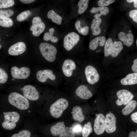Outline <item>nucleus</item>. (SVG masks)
<instances>
[{
	"instance_id": "obj_1",
	"label": "nucleus",
	"mask_w": 137,
	"mask_h": 137,
	"mask_svg": "<svg viewBox=\"0 0 137 137\" xmlns=\"http://www.w3.org/2000/svg\"><path fill=\"white\" fill-rule=\"evenodd\" d=\"M8 100L11 105L20 110H26L30 106L28 99L24 96L16 92L11 93L8 96Z\"/></svg>"
},
{
	"instance_id": "obj_2",
	"label": "nucleus",
	"mask_w": 137,
	"mask_h": 137,
	"mask_svg": "<svg viewBox=\"0 0 137 137\" xmlns=\"http://www.w3.org/2000/svg\"><path fill=\"white\" fill-rule=\"evenodd\" d=\"M20 115L16 111L7 112L4 114V120L2 125L4 129L11 130L16 127L17 123L19 121Z\"/></svg>"
},
{
	"instance_id": "obj_3",
	"label": "nucleus",
	"mask_w": 137,
	"mask_h": 137,
	"mask_svg": "<svg viewBox=\"0 0 137 137\" xmlns=\"http://www.w3.org/2000/svg\"><path fill=\"white\" fill-rule=\"evenodd\" d=\"M68 106V102L66 99L60 98L58 99L50 107L49 110L51 115L55 118L60 117Z\"/></svg>"
},
{
	"instance_id": "obj_4",
	"label": "nucleus",
	"mask_w": 137,
	"mask_h": 137,
	"mask_svg": "<svg viewBox=\"0 0 137 137\" xmlns=\"http://www.w3.org/2000/svg\"><path fill=\"white\" fill-rule=\"evenodd\" d=\"M39 49L42 56L48 61L52 62L56 59L57 50L54 46L46 43H42L39 45Z\"/></svg>"
},
{
	"instance_id": "obj_5",
	"label": "nucleus",
	"mask_w": 137,
	"mask_h": 137,
	"mask_svg": "<svg viewBox=\"0 0 137 137\" xmlns=\"http://www.w3.org/2000/svg\"><path fill=\"white\" fill-rule=\"evenodd\" d=\"M118 99L116 101V104L118 106L126 105L133 98V94L129 91L125 89H122L116 93Z\"/></svg>"
},
{
	"instance_id": "obj_6",
	"label": "nucleus",
	"mask_w": 137,
	"mask_h": 137,
	"mask_svg": "<svg viewBox=\"0 0 137 137\" xmlns=\"http://www.w3.org/2000/svg\"><path fill=\"white\" fill-rule=\"evenodd\" d=\"M79 39V35L74 32L68 33L64 38V47L67 51L71 50L77 44Z\"/></svg>"
},
{
	"instance_id": "obj_7",
	"label": "nucleus",
	"mask_w": 137,
	"mask_h": 137,
	"mask_svg": "<svg viewBox=\"0 0 137 137\" xmlns=\"http://www.w3.org/2000/svg\"><path fill=\"white\" fill-rule=\"evenodd\" d=\"M45 28V24L40 17L36 16L33 18L32 25L30 28L33 35L36 37L39 36L43 32Z\"/></svg>"
},
{
	"instance_id": "obj_8",
	"label": "nucleus",
	"mask_w": 137,
	"mask_h": 137,
	"mask_svg": "<svg viewBox=\"0 0 137 137\" xmlns=\"http://www.w3.org/2000/svg\"><path fill=\"white\" fill-rule=\"evenodd\" d=\"M30 71L27 67H23L19 69L16 66L12 67L11 73L13 78L17 79H26L29 76Z\"/></svg>"
},
{
	"instance_id": "obj_9",
	"label": "nucleus",
	"mask_w": 137,
	"mask_h": 137,
	"mask_svg": "<svg viewBox=\"0 0 137 137\" xmlns=\"http://www.w3.org/2000/svg\"><path fill=\"white\" fill-rule=\"evenodd\" d=\"M85 74L87 81L90 84H94L99 80V74L95 68L92 66L88 65L86 67Z\"/></svg>"
},
{
	"instance_id": "obj_10",
	"label": "nucleus",
	"mask_w": 137,
	"mask_h": 137,
	"mask_svg": "<svg viewBox=\"0 0 137 137\" xmlns=\"http://www.w3.org/2000/svg\"><path fill=\"white\" fill-rule=\"evenodd\" d=\"M21 89L23 91V96L27 99L36 101L39 99V93L35 87L31 85H26Z\"/></svg>"
},
{
	"instance_id": "obj_11",
	"label": "nucleus",
	"mask_w": 137,
	"mask_h": 137,
	"mask_svg": "<svg viewBox=\"0 0 137 137\" xmlns=\"http://www.w3.org/2000/svg\"><path fill=\"white\" fill-rule=\"evenodd\" d=\"M116 117L112 113H107L105 118V131L107 133H112L116 130Z\"/></svg>"
},
{
	"instance_id": "obj_12",
	"label": "nucleus",
	"mask_w": 137,
	"mask_h": 137,
	"mask_svg": "<svg viewBox=\"0 0 137 137\" xmlns=\"http://www.w3.org/2000/svg\"><path fill=\"white\" fill-rule=\"evenodd\" d=\"M105 118L103 114L100 113L95 119L94 130L95 133L97 135L102 134L105 131Z\"/></svg>"
},
{
	"instance_id": "obj_13",
	"label": "nucleus",
	"mask_w": 137,
	"mask_h": 137,
	"mask_svg": "<svg viewBox=\"0 0 137 137\" xmlns=\"http://www.w3.org/2000/svg\"><path fill=\"white\" fill-rule=\"evenodd\" d=\"M26 46L23 42H18L11 46L8 50L9 54L12 56H17L23 54L25 50Z\"/></svg>"
},
{
	"instance_id": "obj_14",
	"label": "nucleus",
	"mask_w": 137,
	"mask_h": 137,
	"mask_svg": "<svg viewBox=\"0 0 137 137\" xmlns=\"http://www.w3.org/2000/svg\"><path fill=\"white\" fill-rule=\"evenodd\" d=\"M36 76L38 80L42 82H46L48 78L52 80H54L56 78L55 76L53 74V71L48 69L39 71L37 73Z\"/></svg>"
},
{
	"instance_id": "obj_15",
	"label": "nucleus",
	"mask_w": 137,
	"mask_h": 137,
	"mask_svg": "<svg viewBox=\"0 0 137 137\" xmlns=\"http://www.w3.org/2000/svg\"><path fill=\"white\" fill-rule=\"evenodd\" d=\"M75 64L74 62L70 59L65 60L63 64L62 69L64 74L66 76H71L73 73V70L75 69Z\"/></svg>"
},
{
	"instance_id": "obj_16",
	"label": "nucleus",
	"mask_w": 137,
	"mask_h": 137,
	"mask_svg": "<svg viewBox=\"0 0 137 137\" xmlns=\"http://www.w3.org/2000/svg\"><path fill=\"white\" fill-rule=\"evenodd\" d=\"M119 39L123 42L124 44L127 47L131 46L134 42V37L133 33L129 32L126 33L124 32H120L118 35Z\"/></svg>"
},
{
	"instance_id": "obj_17",
	"label": "nucleus",
	"mask_w": 137,
	"mask_h": 137,
	"mask_svg": "<svg viewBox=\"0 0 137 137\" xmlns=\"http://www.w3.org/2000/svg\"><path fill=\"white\" fill-rule=\"evenodd\" d=\"M76 93L80 98L84 99H89L93 95L92 93L87 87L83 85H80L77 88Z\"/></svg>"
},
{
	"instance_id": "obj_18",
	"label": "nucleus",
	"mask_w": 137,
	"mask_h": 137,
	"mask_svg": "<svg viewBox=\"0 0 137 137\" xmlns=\"http://www.w3.org/2000/svg\"><path fill=\"white\" fill-rule=\"evenodd\" d=\"M121 83L124 85H129L137 84V73H133L127 75L121 80Z\"/></svg>"
},
{
	"instance_id": "obj_19",
	"label": "nucleus",
	"mask_w": 137,
	"mask_h": 137,
	"mask_svg": "<svg viewBox=\"0 0 137 137\" xmlns=\"http://www.w3.org/2000/svg\"><path fill=\"white\" fill-rule=\"evenodd\" d=\"M106 42V38L103 36L96 37L92 40L90 42L89 47L92 50H95L98 46H103L105 45Z\"/></svg>"
},
{
	"instance_id": "obj_20",
	"label": "nucleus",
	"mask_w": 137,
	"mask_h": 137,
	"mask_svg": "<svg viewBox=\"0 0 137 137\" xmlns=\"http://www.w3.org/2000/svg\"><path fill=\"white\" fill-rule=\"evenodd\" d=\"M72 113L73 118L75 121L81 122L84 119L85 117L83 114L82 109L79 106L74 107L72 109Z\"/></svg>"
},
{
	"instance_id": "obj_21",
	"label": "nucleus",
	"mask_w": 137,
	"mask_h": 137,
	"mask_svg": "<svg viewBox=\"0 0 137 137\" xmlns=\"http://www.w3.org/2000/svg\"><path fill=\"white\" fill-rule=\"evenodd\" d=\"M92 13H96L94 17L95 18H99L102 15H106L109 12L108 8L105 6L93 7L90 10Z\"/></svg>"
},
{
	"instance_id": "obj_22",
	"label": "nucleus",
	"mask_w": 137,
	"mask_h": 137,
	"mask_svg": "<svg viewBox=\"0 0 137 137\" xmlns=\"http://www.w3.org/2000/svg\"><path fill=\"white\" fill-rule=\"evenodd\" d=\"M102 20L100 18H95L93 20L90 27L93 35H97L101 32V29L99 26Z\"/></svg>"
},
{
	"instance_id": "obj_23",
	"label": "nucleus",
	"mask_w": 137,
	"mask_h": 137,
	"mask_svg": "<svg viewBox=\"0 0 137 137\" xmlns=\"http://www.w3.org/2000/svg\"><path fill=\"white\" fill-rule=\"evenodd\" d=\"M65 128L64 124L62 122H59L52 126L50 129L51 134L53 136L59 135Z\"/></svg>"
},
{
	"instance_id": "obj_24",
	"label": "nucleus",
	"mask_w": 137,
	"mask_h": 137,
	"mask_svg": "<svg viewBox=\"0 0 137 137\" xmlns=\"http://www.w3.org/2000/svg\"><path fill=\"white\" fill-rule=\"evenodd\" d=\"M137 105V102L135 100H131L123 109L122 114L125 115L129 114L135 109Z\"/></svg>"
},
{
	"instance_id": "obj_25",
	"label": "nucleus",
	"mask_w": 137,
	"mask_h": 137,
	"mask_svg": "<svg viewBox=\"0 0 137 137\" xmlns=\"http://www.w3.org/2000/svg\"><path fill=\"white\" fill-rule=\"evenodd\" d=\"M123 46L120 41H115L113 43L112 50L111 55L113 57H116L122 50Z\"/></svg>"
},
{
	"instance_id": "obj_26",
	"label": "nucleus",
	"mask_w": 137,
	"mask_h": 137,
	"mask_svg": "<svg viewBox=\"0 0 137 137\" xmlns=\"http://www.w3.org/2000/svg\"><path fill=\"white\" fill-rule=\"evenodd\" d=\"M47 16L48 18L51 19L53 22L58 25L61 24L62 19V18L53 10H50L48 12Z\"/></svg>"
},
{
	"instance_id": "obj_27",
	"label": "nucleus",
	"mask_w": 137,
	"mask_h": 137,
	"mask_svg": "<svg viewBox=\"0 0 137 137\" xmlns=\"http://www.w3.org/2000/svg\"><path fill=\"white\" fill-rule=\"evenodd\" d=\"M113 43L112 39L110 38H108L106 41L104 48V54L105 56L108 57L111 55Z\"/></svg>"
},
{
	"instance_id": "obj_28",
	"label": "nucleus",
	"mask_w": 137,
	"mask_h": 137,
	"mask_svg": "<svg viewBox=\"0 0 137 137\" xmlns=\"http://www.w3.org/2000/svg\"><path fill=\"white\" fill-rule=\"evenodd\" d=\"M49 32L45 33L43 36V38L44 40L48 41L50 40L54 43H55L58 42V39L56 37L53 36L54 31V29L53 28H51L49 30Z\"/></svg>"
},
{
	"instance_id": "obj_29",
	"label": "nucleus",
	"mask_w": 137,
	"mask_h": 137,
	"mask_svg": "<svg viewBox=\"0 0 137 137\" xmlns=\"http://www.w3.org/2000/svg\"><path fill=\"white\" fill-rule=\"evenodd\" d=\"M75 26L76 29L79 33L84 36L87 35L88 33L89 27L87 26L81 27L80 26V22L79 20H77L76 22Z\"/></svg>"
},
{
	"instance_id": "obj_30",
	"label": "nucleus",
	"mask_w": 137,
	"mask_h": 137,
	"mask_svg": "<svg viewBox=\"0 0 137 137\" xmlns=\"http://www.w3.org/2000/svg\"><path fill=\"white\" fill-rule=\"evenodd\" d=\"M59 137H75V133L72 127H67L59 135Z\"/></svg>"
},
{
	"instance_id": "obj_31",
	"label": "nucleus",
	"mask_w": 137,
	"mask_h": 137,
	"mask_svg": "<svg viewBox=\"0 0 137 137\" xmlns=\"http://www.w3.org/2000/svg\"><path fill=\"white\" fill-rule=\"evenodd\" d=\"M93 131L91 124L89 122L84 125L82 131V135L83 137H88Z\"/></svg>"
},
{
	"instance_id": "obj_32",
	"label": "nucleus",
	"mask_w": 137,
	"mask_h": 137,
	"mask_svg": "<svg viewBox=\"0 0 137 137\" xmlns=\"http://www.w3.org/2000/svg\"><path fill=\"white\" fill-rule=\"evenodd\" d=\"M88 0H80L78 3V13L81 14L84 13L88 8Z\"/></svg>"
},
{
	"instance_id": "obj_33",
	"label": "nucleus",
	"mask_w": 137,
	"mask_h": 137,
	"mask_svg": "<svg viewBox=\"0 0 137 137\" xmlns=\"http://www.w3.org/2000/svg\"><path fill=\"white\" fill-rule=\"evenodd\" d=\"M13 24V22L10 18L0 17V25L1 26L9 27L12 26Z\"/></svg>"
},
{
	"instance_id": "obj_34",
	"label": "nucleus",
	"mask_w": 137,
	"mask_h": 137,
	"mask_svg": "<svg viewBox=\"0 0 137 137\" xmlns=\"http://www.w3.org/2000/svg\"><path fill=\"white\" fill-rule=\"evenodd\" d=\"M14 4L13 0H0V8H5L12 6Z\"/></svg>"
},
{
	"instance_id": "obj_35",
	"label": "nucleus",
	"mask_w": 137,
	"mask_h": 137,
	"mask_svg": "<svg viewBox=\"0 0 137 137\" xmlns=\"http://www.w3.org/2000/svg\"><path fill=\"white\" fill-rule=\"evenodd\" d=\"M31 14V12L29 10L23 11L17 16L16 19L19 21H22L27 19Z\"/></svg>"
},
{
	"instance_id": "obj_36",
	"label": "nucleus",
	"mask_w": 137,
	"mask_h": 137,
	"mask_svg": "<svg viewBox=\"0 0 137 137\" xmlns=\"http://www.w3.org/2000/svg\"><path fill=\"white\" fill-rule=\"evenodd\" d=\"M13 14V11L11 9H1L0 10V17L8 18L12 16Z\"/></svg>"
},
{
	"instance_id": "obj_37",
	"label": "nucleus",
	"mask_w": 137,
	"mask_h": 137,
	"mask_svg": "<svg viewBox=\"0 0 137 137\" xmlns=\"http://www.w3.org/2000/svg\"><path fill=\"white\" fill-rule=\"evenodd\" d=\"M31 133L27 130L21 131L18 133L13 134L11 137H30Z\"/></svg>"
},
{
	"instance_id": "obj_38",
	"label": "nucleus",
	"mask_w": 137,
	"mask_h": 137,
	"mask_svg": "<svg viewBox=\"0 0 137 137\" xmlns=\"http://www.w3.org/2000/svg\"><path fill=\"white\" fill-rule=\"evenodd\" d=\"M8 78L7 73L2 68H0V83H4L7 81Z\"/></svg>"
},
{
	"instance_id": "obj_39",
	"label": "nucleus",
	"mask_w": 137,
	"mask_h": 137,
	"mask_svg": "<svg viewBox=\"0 0 137 137\" xmlns=\"http://www.w3.org/2000/svg\"><path fill=\"white\" fill-rule=\"evenodd\" d=\"M129 16L133 21L137 24V9H133L129 12Z\"/></svg>"
},
{
	"instance_id": "obj_40",
	"label": "nucleus",
	"mask_w": 137,
	"mask_h": 137,
	"mask_svg": "<svg viewBox=\"0 0 137 137\" xmlns=\"http://www.w3.org/2000/svg\"><path fill=\"white\" fill-rule=\"evenodd\" d=\"M114 0H99L97 2L98 5L99 7L108 6L114 3Z\"/></svg>"
},
{
	"instance_id": "obj_41",
	"label": "nucleus",
	"mask_w": 137,
	"mask_h": 137,
	"mask_svg": "<svg viewBox=\"0 0 137 137\" xmlns=\"http://www.w3.org/2000/svg\"><path fill=\"white\" fill-rule=\"evenodd\" d=\"M75 133L78 134L82 132V128L81 125L79 124H76L72 127Z\"/></svg>"
},
{
	"instance_id": "obj_42",
	"label": "nucleus",
	"mask_w": 137,
	"mask_h": 137,
	"mask_svg": "<svg viewBox=\"0 0 137 137\" xmlns=\"http://www.w3.org/2000/svg\"><path fill=\"white\" fill-rule=\"evenodd\" d=\"M131 68L133 72L137 73V58L133 60Z\"/></svg>"
},
{
	"instance_id": "obj_43",
	"label": "nucleus",
	"mask_w": 137,
	"mask_h": 137,
	"mask_svg": "<svg viewBox=\"0 0 137 137\" xmlns=\"http://www.w3.org/2000/svg\"><path fill=\"white\" fill-rule=\"evenodd\" d=\"M131 117L132 121L134 122L137 123V112L132 114L131 115Z\"/></svg>"
},
{
	"instance_id": "obj_44",
	"label": "nucleus",
	"mask_w": 137,
	"mask_h": 137,
	"mask_svg": "<svg viewBox=\"0 0 137 137\" xmlns=\"http://www.w3.org/2000/svg\"><path fill=\"white\" fill-rule=\"evenodd\" d=\"M126 1L129 3H133L134 7L137 9V0H127Z\"/></svg>"
},
{
	"instance_id": "obj_45",
	"label": "nucleus",
	"mask_w": 137,
	"mask_h": 137,
	"mask_svg": "<svg viewBox=\"0 0 137 137\" xmlns=\"http://www.w3.org/2000/svg\"><path fill=\"white\" fill-rule=\"evenodd\" d=\"M128 137H137V129L136 132H130L129 134Z\"/></svg>"
},
{
	"instance_id": "obj_46",
	"label": "nucleus",
	"mask_w": 137,
	"mask_h": 137,
	"mask_svg": "<svg viewBox=\"0 0 137 137\" xmlns=\"http://www.w3.org/2000/svg\"><path fill=\"white\" fill-rule=\"evenodd\" d=\"M20 1L23 3L24 4H28L34 2L35 0H20Z\"/></svg>"
},
{
	"instance_id": "obj_47",
	"label": "nucleus",
	"mask_w": 137,
	"mask_h": 137,
	"mask_svg": "<svg viewBox=\"0 0 137 137\" xmlns=\"http://www.w3.org/2000/svg\"><path fill=\"white\" fill-rule=\"evenodd\" d=\"M136 46L137 47V39L136 40Z\"/></svg>"
},
{
	"instance_id": "obj_48",
	"label": "nucleus",
	"mask_w": 137,
	"mask_h": 137,
	"mask_svg": "<svg viewBox=\"0 0 137 137\" xmlns=\"http://www.w3.org/2000/svg\"><path fill=\"white\" fill-rule=\"evenodd\" d=\"M0 48L1 49V47H2V46H1V45H0Z\"/></svg>"
},
{
	"instance_id": "obj_49",
	"label": "nucleus",
	"mask_w": 137,
	"mask_h": 137,
	"mask_svg": "<svg viewBox=\"0 0 137 137\" xmlns=\"http://www.w3.org/2000/svg\"><path fill=\"white\" fill-rule=\"evenodd\" d=\"M12 80H15V79L14 78H13L12 79Z\"/></svg>"
}]
</instances>
